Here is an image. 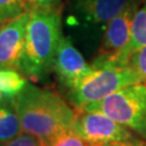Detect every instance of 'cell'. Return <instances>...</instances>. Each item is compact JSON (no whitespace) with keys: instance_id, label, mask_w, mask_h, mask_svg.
Listing matches in <instances>:
<instances>
[{"instance_id":"6da1fadb","label":"cell","mask_w":146,"mask_h":146,"mask_svg":"<svg viewBox=\"0 0 146 146\" xmlns=\"http://www.w3.org/2000/svg\"><path fill=\"white\" fill-rule=\"evenodd\" d=\"M21 121L22 132L41 142L60 132L72 130L76 111L64 100L49 89L27 82L21 93L12 100Z\"/></svg>"},{"instance_id":"7a4b0ae2","label":"cell","mask_w":146,"mask_h":146,"mask_svg":"<svg viewBox=\"0 0 146 146\" xmlns=\"http://www.w3.org/2000/svg\"><path fill=\"white\" fill-rule=\"evenodd\" d=\"M62 38V17L58 9L31 10L19 70L33 81L43 80L53 69Z\"/></svg>"},{"instance_id":"3957f363","label":"cell","mask_w":146,"mask_h":146,"mask_svg":"<svg viewBox=\"0 0 146 146\" xmlns=\"http://www.w3.org/2000/svg\"><path fill=\"white\" fill-rule=\"evenodd\" d=\"M90 65V73L69 91V102L77 110L99 102L120 89L141 82L129 63L121 64L113 58L99 55Z\"/></svg>"},{"instance_id":"277c9868","label":"cell","mask_w":146,"mask_h":146,"mask_svg":"<svg viewBox=\"0 0 146 146\" xmlns=\"http://www.w3.org/2000/svg\"><path fill=\"white\" fill-rule=\"evenodd\" d=\"M80 110L104 114L146 139L145 84L140 82L120 89L99 102L87 104Z\"/></svg>"},{"instance_id":"5b68a950","label":"cell","mask_w":146,"mask_h":146,"mask_svg":"<svg viewBox=\"0 0 146 146\" xmlns=\"http://www.w3.org/2000/svg\"><path fill=\"white\" fill-rule=\"evenodd\" d=\"M73 131L90 146L139 143L130 129L95 111L80 110L77 113Z\"/></svg>"},{"instance_id":"8992f818","label":"cell","mask_w":146,"mask_h":146,"mask_svg":"<svg viewBox=\"0 0 146 146\" xmlns=\"http://www.w3.org/2000/svg\"><path fill=\"white\" fill-rule=\"evenodd\" d=\"M53 70L61 84L70 91L90 73L91 65L86 62L72 40L63 36L54 56Z\"/></svg>"},{"instance_id":"52a82bcc","label":"cell","mask_w":146,"mask_h":146,"mask_svg":"<svg viewBox=\"0 0 146 146\" xmlns=\"http://www.w3.org/2000/svg\"><path fill=\"white\" fill-rule=\"evenodd\" d=\"M31 10L0 26V67L19 70Z\"/></svg>"},{"instance_id":"ba28073f","label":"cell","mask_w":146,"mask_h":146,"mask_svg":"<svg viewBox=\"0 0 146 146\" xmlns=\"http://www.w3.org/2000/svg\"><path fill=\"white\" fill-rule=\"evenodd\" d=\"M136 10V0H130L128 5L108 22L105 28L99 55L113 58L128 44Z\"/></svg>"},{"instance_id":"9c48e42d","label":"cell","mask_w":146,"mask_h":146,"mask_svg":"<svg viewBox=\"0 0 146 146\" xmlns=\"http://www.w3.org/2000/svg\"><path fill=\"white\" fill-rule=\"evenodd\" d=\"M130 0H73V9L89 26L104 27Z\"/></svg>"},{"instance_id":"30bf717a","label":"cell","mask_w":146,"mask_h":146,"mask_svg":"<svg viewBox=\"0 0 146 146\" xmlns=\"http://www.w3.org/2000/svg\"><path fill=\"white\" fill-rule=\"evenodd\" d=\"M146 46V0L137 8L132 22L131 36L128 44L113 58L121 64H127L133 53Z\"/></svg>"},{"instance_id":"8fae6325","label":"cell","mask_w":146,"mask_h":146,"mask_svg":"<svg viewBox=\"0 0 146 146\" xmlns=\"http://www.w3.org/2000/svg\"><path fill=\"white\" fill-rule=\"evenodd\" d=\"M22 133L21 121L12 101L0 102V144L14 139Z\"/></svg>"},{"instance_id":"7c38bea8","label":"cell","mask_w":146,"mask_h":146,"mask_svg":"<svg viewBox=\"0 0 146 146\" xmlns=\"http://www.w3.org/2000/svg\"><path fill=\"white\" fill-rule=\"evenodd\" d=\"M28 82L24 75L14 68L0 67V98L1 101H12L21 93Z\"/></svg>"},{"instance_id":"4fadbf2b","label":"cell","mask_w":146,"mask_h":146,"mask_svg":"<svg viewBox=\"0 0 146 146\" xmlns=\"http://www.w3.org/2000/svg\"><path fill=\"white\" fill-rule=\"evenodd\" d=\"M29 11L27 0H0V26Z\"/></svg>"},{"instance_id":"5bb4252c","label":"cell","mask_w":146,"mask_h":146,"mask_svg":"<svg viewBox=\"0 0 146 146\" xmlns=\"http://www.w3.org/2000/svg\"><path fill=\"white\" fill-rule=\"evenodd\" d=\"M42 146H90L72 130L60 132L56 135L41 142Z\"/></svg>"},{"instance_id":"9a60e30c","label":"cell","mask_w":146,"mask_h":146,"mask_svg":"<svg viewBox=\"0 0 146 146\" xmlns=\"http://www.w3.org/2000/svg\"><path fill=\"white\" fill-rule=\"evenodd\" d=\"M128 63L134 69L142 84H146V46L133 53Z\"/></svg>"},{"instance_id":"2e32d148","label":"cell","mask_w":146,"mask_h":146,"mask_svg":"<svg viewBox=\"0 0 146 146\" xmlns=\"http://www.w3.org/2000/svg\"><path fill=\"white\" fill-rule=\"evenodd\" d=\"M0 146H42V144L38 137L22 132L14 139L0 144Z\"/></svg>"},{"instance_id":"e0dca14e","label":"cell","mask_w":146,"mask_h":146,"mask_svg":"<svg viewBox=\"0 0 146 146\" xmlns=\"http://www.w3.org/2000/svg\"><path fill=\"white\" fill-rule=\"evenodd\" d=\"M29 10L33 9H44V10H52L58 9L62 0H27Z\"/></svg>"},{"instance_id":"ac0fdd59","label":"cell","mask_w":146,"mask_h":146,"mask_svg":"<svg viewBox=\"0 0 146 146\" xmlns=\"http://www.w3.org/2000/svg\"><path fill=\"white\" fill-rule=\"evenodd\" d=\"M106 146H146V145H143L141 143H128V144H113V145H106Z\"/></svg>"},{"instance_id":"d6986e66","label":"cell","mask_w":146,"mask_h":146,"mask_svg":"<svg viewBox=\"0 0 146 146\" xmlns=\"http://www.w3.org/2000/svg\"><path fill=\"white\" fill-rule=\"evenodd\" d=\"M0 102H1V98H0Z\"/></svg>"}]
</instances>
